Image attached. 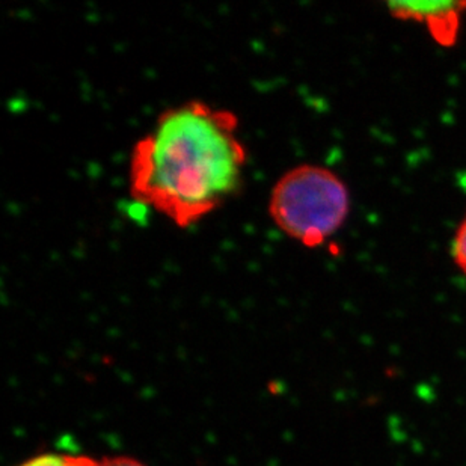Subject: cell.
<instances>
[{
  "instance_id": "obj_4",
  "label": "cell",
  "mask_w": 466,
  "mask_h": 466,
  "mask_svg": "<svg viewBox=\"0 0 466 466\" xmlns=\"http://www.w3.org/2000/svg\"><path fill=\"white\" fill-rule=\"evenodd\" d=\"M93 458L73 454L47 453L29 459L20 466H91Z\"/></svg>"
},
{
  "instance_id": "obj_5",
  "label": "cell",
  "mask_w": 466,
  "mask_h": 466,
  "mask_svg": "<svg viewBox=\"0 0 466 466\" xmlns=\"http://www.w3.org/2000/svg\"><path fill=\"white\" fill-rule=\"evenodd\" d=\"M451 257H453L454 264L466 275V213L454 233L453 242H451Z\"/></svg>"
},
{
  "instance_id": "obj_3",
  "label": "cell",
  "mask_w": 466,
  "mask_h": 466,
  "mask_svg": "<svg viewBox=\"0 0 466 466\" xmlns=\"http://www.w3.org/2000/svg\"><path fill=\"white\" fill-rule=\"evenodd\" d=\"M390 13L400 20L426 22L440 45L453 46L458 40L461 15L466 4H390Z\"/></svg>"
},
{
  "instance_id": "obj_6",
  "label": "cell",
  "mask_w": 466,
  "mask_h": 466,
  "mask_svg": "<svg viewBox=\"0 0 466 466\" xmlns=\"http://www.w3.org/2000/svg\"><path fill=\"white\" fill-rule=\"evenodd\" d=\"M91 466H146L137 459L132 458H106L102 461L93 459Z\"/></svg>"
},
{
  "instance_id": "obj_1",
  "label": "cell",
  "mask_w": 466,
  "mask_h": 466,
  "mask_svg": "<svg viewBox=\"0 0 466 466\" xmlns=\"http://www.w3.org/2000/svg\"><path fill=\"white\" fill-rule=\"evenodd\" d=\"M233 110L187 100L163 110L128 158V194L190 228L242 192L249 155Z\"/></svg>"
},
{
  "instance_id": "obj_2",
  "label": "cell",
  "mask_w": 466,
  "mask_h": 466,
  "mask_svg": "<svg viewBox=\"0 0 466 466\" xmlns=\"http://www.w3.org/2000/svg\"><path fill=\"white\" fill-rule=\"evenodd\" d=\"M268 213L287 238L314 249L343 228L350 213V192L329 167L302 163L275 181Z\"/></svg>"
}]
</instances>
